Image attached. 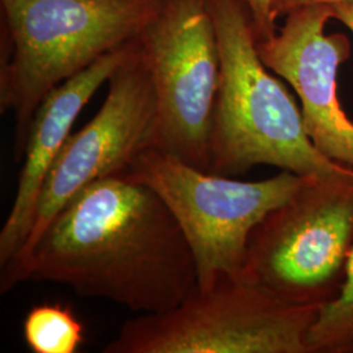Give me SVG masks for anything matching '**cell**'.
Returning <instances> with one entry per match:
<instances>
[{"instance_id":"30bf717a","label":"cell","mask_w":353,"mask_h":353,"mask_svg":"<svg viewBox=\"0 0 353 353\" xmlns=\"http://www.w3.org/2000/svg\"><path fill=\"white\" fill-rule=\"evenodd\" d=\"M137 42L138 39L105 54L64 80L39 103L28 134L12 207L0 230V268L10 265L24 246L45 179L70 138L76 118L130 57Z\"/></svg>"},{"instance_id":"5bb4252c","label":"cell","mask_w":353,"mask_h":353,"mask_svg":"<svg viewBox=\"0 0 353 353\" xmlns=\"http://www.w3.org/2000/svg\"><path fill=\"white\" fill-rule=\"evenodd\" d=\"M353 0H274L272 3V14L275 20H278L280 16H285L293 10L307 7V6H318V4H338V3H348Z\"/></svg>"},{"instance_id":"3957f363","label":"cell","mask_w":353,"mask_h":353,"mask_svg":"<svg viewBox=\"0 0 353 353\" xmlns=\"http://www.w3.org/2000/svg\"><path fill=\"white\" fill-rule=\"evenodd\" d=\"M165 0H0V109L21 163L39 103L64 80L140 37Z\"/></svg>"},{"instance_id":"9a60e30c","label":"cell","mask_w":353,"mask_h":353,"mask_svg":"<svg viewBox=\"0 0 353 353\" xmlns=\"http://www.w3.org/2000/svg\"><path fill=\"white\" fill-rule=\"evenodd\" d=\"M331 10L332 19L339 20L347 28H350L353 32V1L348 3H338L328 6Z\"/></svg>"},{"instance_id":"ba28073f","label":"cell","mask_w":353,"mask_h":353,"mask_svg":"<svg viewBox=\"0 0 353 353\" xmlns=\"http://www.w3.org/2000/svg\"><path fill=\"white\" fill-rule=\"evenodd\" d=\"M157 123L151 70L138 38L134 51L109 79L100 110L70 135L51 166L32 230L16 258L4 268L30 252L51 220L81 190L101 178L125 172L141 152L156 147Z\"/></svg>"},{"instance_id":"277c9868","label":"cell","mask_w":353,"mask_h":353,"mask_svg":"<svg viewBox=\"0 0 353 353\" xmlns=\"http://www.w3.org/2000/svg\"><path fill=\"white\" fill-rule=\"evenodd\" d=\"M318 312L223 276L208 288L196 285L172 310L128 319L102 353H312Z\"/></svg>"},{"instance_id":"2e32d148","label":"cell","mask_w":353,"mask_h":353,"mask_svg":"<svg viewBox=\"0 0 353 353\" xmlns=\"http://www.w3.org/2000/svg\"><path fill=\"white\" fill-rule=\"evenodd\" d=\"M165 1H168V0H165Z\"/></svg>"},{"instance_id":"9c48e42d","label":"cell","mask_w":353,"mask_h":353,"mask_svg":"<svg viewBox=\"0 0 353 353\" xmlns=\"http://www.w3.org/2000/svg\"><path fill=\"white\" fill-rule=\"evenodd\" d=\"M328 6H307L285 14L272 37L256 41L265 67L300 97L303 125L316 150L353 169V122L338 99L336 77L351 54L344 34H325Z\"/></svg>"},{"instance_id":"6da1fadb","label":"cell","mask_w":353,"mask_h":353,"mask_svg":"<svg viewBox=\"0 0 353 353\" xmlns=\"http://www.w3.org/2000/svg\"><path fill=\"white\" fill-rule=\"evenodd\" d=\"M23 281L63 284L143 314L174 309L198 285L189 242L164 201L119 173L81 190L17 263L0 293Z\"/></svg>"},{"instance_id":"8fae6325","label":"cell","mask_w":353,"mask_h":353,"mask_svg":"<svg viewBox=\"0 0 353 353\" xmlns=\"http://www.w3.org/2000/svg\"><path fill=\"white\" fill-rule=\"evenodd\" d=\"M84 325L70 305L41 303L26 313L23 334L33 353H76L84 343Z\"/></svg>"},{"instance_id":"52a82bcc","label":"cell","mask_w":353,"mask_h":353,"mask_svg":"<svg viewBox=\"0 0 353 353\" xmlns=\"http://www.w3.org/2000/svg\"><path fill=\"white\" fill-rule=\"evenodd\" d=\"M157 101L156 147L211 170L220 51L208 0H168L140 34Z\"/></svg>"},{"instance_id":"8992f818","label":"cell","mask_w":353,"mask_h":353,"mask_svg":"<svg viewBox=\"0 0 353 353\" xmlns=\"http://www.w3.org/2000/svg\"><path fill=\"white\" fill-rule=\"evenodd\" d=\"M151 188L182 229L194 255L198 287L242 278L254 228L300 189L306 176L281 170L262 181H237L198 169L151 147L122 172Z\"/></svg>"},{"instance_id":"7a4b0ae2","label":"cell","mask_w":353,"mask_h":353,"mask_svg":"<svg viewBox=\"0 0 353 353\" xmlns=\"http://www.w3.org/2000/svg\"><path fill=\"white\" fill-rule=\"evenodd\" d=\"M220 51V83L211 131V170L241 176L271 165L303 176L353 178L309 138L301 108L259 57L243 0H208Z\"/></svg>"},{"instance_id":"7c38bea8","label":"cell","mask_w":353,"mask_h":353,"mask_svg":"<svg viewBox=\"0 0 353 353\" xmlns=\"http://www.w3.org/2000/svg\"><path fill=\"white\" fill-rule=\"evenodd\" d=\"M307 341L312 353H353V250L341 292L319 309Z\"/></svg>"},{"instance_id":"5b68a950","label":"cell","mask_w":353,"mask_h":353,"mask_svg":"<svg viewBox=\"0 0 353 353\" xmlns=\"http://www.w3.org/2000/svg\"><path fill=\"white\" fill-rule=\"evenodd\" d=\"M352 250L353 178L306 176L254 228L242 279L321 309L339 296Z\"/></svg>"},{"instance_id":"4fadbf2b","label":"cell","mask_w":353,"mask_h":353,"mask_svg":"<svg viewBox=\"0 0 353 353\" xmlns=\"http://www.w3.org/2000/svg\"><path fill=\"white\" fill-rule=\"evenodd\" d=\"M252 16L256 41H265L276 32L275 17L272 14L274 0H243Z\"/></svg>"}]
</instances>
